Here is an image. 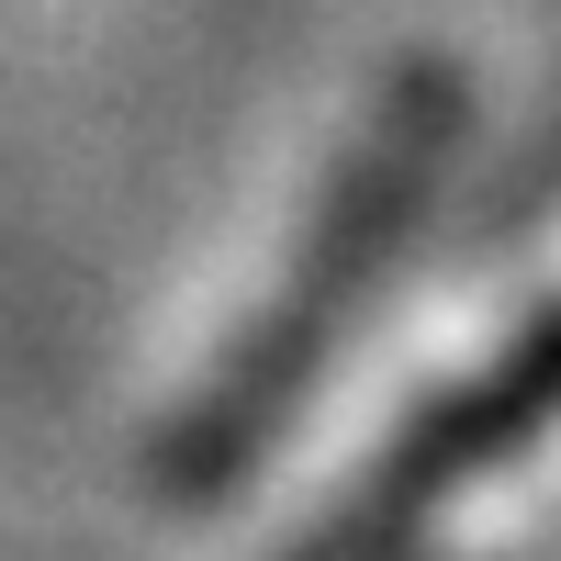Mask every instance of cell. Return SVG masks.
<instances>
[{
    "label": "cell",
    "instance_id": "obj_1",
    "mask_svg": "<svg viewBox=\"0 0 561 561\" xmlns=\"http://www.w3.org/2000/svg\"><path fill=\"white\" fill-rule=\"evenodd\" d=\"M449 135H460V79L438 57L393 68L382 102H370V124H359V147L337 158V180H325V214H314V237L293 248L280 293L237 325V348L214 359V382L169 427V449H158V483L169 494H214L225 472H248V449L270 438V415L293 404V382L314 370L325 325L348 314V293L370 280V259L415 225V203H427V180L449 158Z\"/></svg>",
    "mask_w": 561,
    "mask_h": 561
},
{
    "label": "cell",
    "instance_id": "obj_2",
    "mask_svg": "<svg viewBox=\"0 0 561 561\" xmlns=\"http://www.w3.org/2000/svg\"><path fill=\"white\" fill-rule=\"evenodd\" d=\"M539 404H561V314L539 325V337H517V348L483 370V382H460L449 404L415 415V427L382 449V472H370V483H359V494H348L293 561H393L404 528H415V505L449 494L460 472H483V460H505V438H517Z\"/></svg>",
    "mask_w": 561,
    "mask_h": 561
}]
</instances>
